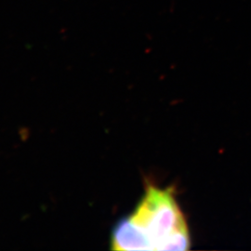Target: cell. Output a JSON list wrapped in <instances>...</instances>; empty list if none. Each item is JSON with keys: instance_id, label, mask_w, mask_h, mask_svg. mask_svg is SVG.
<instances>
[{"instance_id": "obj_1", "label": "cell", "mask_w": 251, "mask_h": 251, "mask_svg": "<svg viewBox=\"0 0 251 251\" xmlns=\"http://www.w3.org/2000/svg\"><path fill=\"white\" fill-rule=\"evenodd\" d=\"M188 225L171 188L148 184L134 211L111 235L114 251H187Z\"/></svg>"}]
</instances>
